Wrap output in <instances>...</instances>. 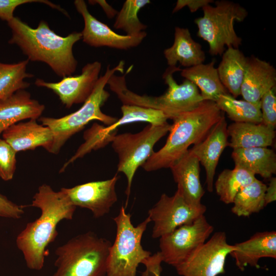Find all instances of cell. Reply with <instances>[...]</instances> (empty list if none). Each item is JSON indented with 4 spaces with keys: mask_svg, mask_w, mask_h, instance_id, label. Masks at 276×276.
<instances>
[{
    "mask_svg": "<svg viewBox=\"0 0 276 276\" xmlns=\"http://www.w3.org/2000/svg\"><path fill=\"white\" fill-rule=\"evenodd\" d=\"M31 206L39 209L40 215L26 224L17 236L16 243L27 267L40 270L49 253L47 248L58 234V224L63 220H72L76 206L62 190L55 191L45 183L38 188Z\"/></svg>",
    "mask_w": 276,
    "mask_h": 276,
    "instance_id": "6da1fadb",
    "label": "cell"
},
{
    "mask_svg": "<svg viewBox=\"0 0 276 276\" xmlns=\"http://www.w3.org/2000/svg\"><path fill=\"white\" fill-rule=\"evenodd\" d=\"M7 23L12 32L8 43L17 45L29 61L44 62L63 78L75 72L78 62L73 49L82 39L81 32H74L63 37L51 30L43 20L34 29L15 16Z\"/></svg>",
    "mask_w": 276,
    "mask_h": 276,
    "instance_id": "7a4b0ae2",
    "label": "cell"
},
{
    "mask_svg": "<svg viewBox=\"0 0 276 276\" xmlns=\"http://www.w3.org/2000/svg\"><path fill=\"white\" fill-rule=\"evenodd\" d=\"M223 116L216 102L211 100H203L194 109L179 115L173 120L165 144L142 167L147 172L170 168L190 146L202 141Z\"/></svg>",
    "mask_w": 276,
    "mask_h": 276,
    "instance_id": "3957f363",
    "label": "cell"
},
{
    "mask_svg": "<svg viewBox=\"0 0 276 276\" xmlns=\"http://www.w3.org/2000/svg\"><path fill=\"white\" fill-rule=\"evenodd\" d=\"M179 67H169L163 77L168 85L167 91L159 96L140 95L126 85L125 76L112 75L107 84L118 98L125 105H132L152 108L163 112L168 119L173 120L179 115L191 111L204 100L197 87L185 79L178 84L173 78V73L180 71Z\"/></svg>",
    "mask_w": 276,
    "mask_h": 276,
    "instance_id": "277c9868",
    "label": "cell"
},
{
    "mask_svg": "<svg viewBox=\"0 0 276 276\" xmlns=\"http://www.w3.org/2000/svg\"><path fill=\"white\" fill-rule=\"evenodd\" d=\"M124 67L123 61H121L112 68L108 65L105 73L99 77L90 96L77 111L59 118L45 117L40 118L42 125L48 127L53 134V141L48 151L58 154L71 136L93 120L99 121L106 126L117 121L116 118L103 113L101 107L110 96L105 89L109 79L117 72L123 73Z\"/></svg>",
    "mask_w": 276,
    "mask_h": 276,
    "instance_id": "5b68a950",
    "label": "cell"
},
{
    "mask_svg": "<svg viewBox=\"0 0 276 276\" xmlns=\"http://www.w3.org/2000/svg\"><path fill=\"white\" fill-rule=\"evenodd\" d=\"M111 245L92 232L73 237L56 248L52 276H107Z\"/></svg>",
    "mask_w": 276,
    "mask_h": 276,
    "instance_id": "8992f818",
    "label": "cell"
},
{
    "mask_svg": "<svg viewBox=\"0 0 276 276\" xmlns=\"http://www.w3.org/2000/svg\"><path fill=\"white\" fill-rule=\"evenodd\" d=\"M113 220L117 232L109 249L107 276H136L139 264L151 256V252L145 250L141 244L143 235L151 220L148 217L134 226L131 215L126 212L123 205Z\"/></svg>",
    "mask_w": 276,
    "mask_h": 276,
    "instance_id": "52a82bcc",
    "label": "cell"
},
{
    "mask_svg": "<svg viewBox=\"0 0 276 276\" xmlns=\"http://www.w3.org/2000/svg\"><path fill=\"white\" fill-rule=\"evenodd\" d=\"M215 4L203 7V15L194 22L198 27L197 36L209 44V53L221 56L225 46L239 49L241 45L242 38L237 35L234 24L244 21L248 12L239 4L229 1H217Z\"/></svg>",
    "mask_w": 276,
    "mask_h": 276,
    "instance_id": "ba28073f",
    "label": "cell"
},
{
    "mask_svg": "<svg viewBox=\"0 0 276 276\" xmlns=\"http://www.w3.org/2000/svg\"><path fill=\"white\" fill-rule=\"evenodd\" d=\"M170 127L168 122L149 124L137 133L117 134L112 140L111 146L119 158L118 172H122L127 180L126 204L135 172L154 152V145L169 131Z\"/></svg>",
    "mask_w": 276,
    "mask_h": 276,
    "instance_id": "9c48e42d",
    "label": "cell"
},
{
    "mask_svg": "<svg viewBox=\"0 0 276 276\" xmlns=\"http://www.w3.org/2000/svg\"><path fill=\"white\" fill-rule=\"evenodd\" d=\"M213 231L214 227L203 215L161 237L159 252L163 262L176 267L202 245Z\"/></svg>",
    "mask_w": 276,
    "mask_h": 276,
    "instance_id": "30bf717a",
    "label": "cell"
},
{
    "mask_svg": "<svg viewBox=\"0 0 276 276\" xmlns=\"http://www.w3.org/2000/svg\"><path fill=\"white\" fill-rule=\"evenodd\" d=\"M235 249L225 232H216L175 268L180 276H218L225 272L226 258Z\"/></svg>",
    "mask_w": 276,
    "mask_h": 276,
    "instance_id": "8fae6325",
    "label": "cell"
},
{
    "mask_svg": "<svg viewBox=\"0 0 276 276\" xmlns=\"http://www.w3.org/2000/svg\"><path fill=\"white\" fill-rule=\"evenodd\" d=\"M206 206L189 205L178 191L171 196L164 193L148 211V217L153 222L152 237L158 238L177 227L193 222L204 214Z\"/></svg>",
    "mask_w": 276,
    "mask_h": 276,
    "instance_id": "7c38bea8",
    "label": "cell"
},
{
    "mask_svg": "<svg viewBox=\"0 0 276 276\" xmlns=\"http://www.w3.org/2000/svg\"><path fill=\"white\" fill-rule=\"evenodd\" d=\"M119 176L88 182L72 188H62L71 202L76 207L88 209L96 218L108 214L117 201L116 185Z\"/></svg>",
    "mask_w": 276,
    "mask_h": 276,
    "instance_id": "4fadbf2b",
    "label": "cell"
},
{
    "mask_svg": "<svg viewBox=\"0 0 276 276\" xmlns=\"http://www.w3.org/2000/svg\"><path fill=\"white\" fill-rule=\"evenodd\" d=\"M102 64L99 61L87 63L81 74L64 77L58 82L37 79L35 84L52 90L67 108L75 104L84 103L91 94L99 78Z\"/></svg>",
    "mask_w": 276,
    "mask_h": 276,
    "instance_id": "5bb4252c",
    "label": "cell"
},
{
    "mask_svg": "<svg viewBox=\"0 0 276 276\" xmlns=\"http://www.w3.org/2000/svg\"><path fill=\"white\" fill-rule=\"evenodd\" d=\"M74 4L84 20V26L81 32L83 41L91 47L127 50L138 46L147 36L145 31L135 36L117 34L93 16L84 1L76 0Z\"/></svg>",
    "mask_w": 276,
    "mask_h": 276,
    "instance_id": "9a60e30c",
    "label": "cell"
},
{
    "mask_svg": "<svg viewBox=\"0 0 276 276\" xmlns=\"http://www.w3.org/2000/svg\"><path fill=\"white\" fill-rule=\"evenodd\" d=\"M121 108L122 116L115 123L106 126L95 123L84 133L85 142L70 159L71 162L83 157L93 150L101 148L111 142L114 136L117 135V129L120 126L134 122L148 123L150 121L151 114L146 108L123 104Z\"/></svg>",
    "mask_w": 276,
    "mask_h": 276,
    "instance_id": "2e32d148",
    "label": "cell"
},
{
    "mask_svg": "<svg viewBox=\"0 0 276 276\" xmlns=\"http://www.w3.org/2000/svg\"><path fill=\"white\" fill-rule=\"evenodd\" d=\"M227 123L224 115L213 127L205 138L190 149L206 172L208 191H213V181L219 159L228 146Z\"/></svg>",
    "mask_w": 276,
    "mask_h": 276,
    "instance_id": "e0dca14e",
    "label": "cell"
},
{
    "mask_svg": "<svg viewBox=\"0 0 276 276\" xmlns=\"http://www.w3.org/2000/svg\"><path fill=\"white\" fill-rule=\"evenodd\" d=\"M200 163L190 149L170 168L177 190L190 205L198 207L205 193L200 180Z\"/></svg>",
    "mask_w": 276,
    "mask_h": 276,
    "instance_id": "ac0fdd59",
    "label": "cell"
},
{
    "mask_svg": "<svg viewBox=\"0 0 276 276\" xmlns=\"http://www.w3.org/2000/svg\"><path fill=\"white\" fill-rule=\"evenodd\" d=\"M276 86V70L269 62L252 55L246 58L240 95L244 100L260 103L262 97Z\"/></svg>",
    "mask_w": 276,
    "mask_h": 276,
    "instance_id": "d6986e66",
    "label": "cell"
},
{
    "mask_svg": "<svg viewBox=\"0 0 276 276\" xmlns=\"http://www.w3.org/2000/svg\"><path fill=\"white\" fill-rule=\"evenodd\" d=\"M3 140L16 152L42 147L48 150L53 141L50 129L35 119L11 125L2 133Z\"/></svg>",
    "mask_w": 276,
    "mask_h": 276,
    "instance_id": "ffe728a7",
    "label": "cell"
},
{
    "mask_svg": "<svg viewBox=\"0 0 276 276\" xmlns=\"http://www.w3.org/2000/svg\"><path fill=\"white\" fill-rule=\"evenodd\" d=\"M234 245L235 249L230 255L241 271L248 265L259 267L258 262L261 258L276 259L275 231L256 233L249 239Z\"/></svg>",
    "mask_w": 276,
    "mask_h": 276,
    "instance_id": "44dd1931",
    "label": "cell"
},
{
    "mask_svg": "<svg viewBox=\"0 0 276 276\" xmlns=\"http://www.w3.org/2000/svg\"><path fill=\"white\" fill-rule=\"evenodd\" d=\"M45 109L32 99L30 93L20 89L0 101V135L8 127L26 119H38Z\"/></svg>",
    "mask_w": 276,
    "mask_h": 276,
    "instance_id": "7402d4cb",
    "label": "cell"
},
{
    "mask_svg": "<svg viewBox=\"0 0 276 276\" xmlns=\"http://www.w3.org/2000/svg\"><path fill=\"white\" fill-rule=\"evenodd\" d=\"M169 67H175L177 63L186 68L203 63L205 55L202 47L192 38L187 28L176 27L172 45L164 51Z\"/></svg>",
    "mask_w": 276,
    "mask_h": 276,
    "instance_id": "603a6c76",
    "label": "cell"
},
{
    "mask_svg": "<svg viewBox=\"0 0 276 276\" xmlns=\"http://www.w3.org/2000/svg\"><path fill=\"white\" fill-rule=\"evenodd\" d=\"M231 136L228 146L233 149L271 146L275 136L274 129L262 123L234 122L227 127Z\"/></svg>",
    "mask_w": 276,
    "mask_h": 276,
    "instance_id": "cb8c5ba5",
    "label": "cell"
},
{
    "mask_svg": "<svg viewBox=\"0 0 276 276\" xmlns=\"http://www.w3.org/2000/svg\"><path fill=\"white\" fill-rule=\"evenodd\" d=\"M232 157L236 167L245 169L254 175L269 179L276 173V154L267 147L233 149Z\"/></svg>",
    "mask_w": 276,
    "mask_h": 276,
    "instance_id": "d4e9b609",
    "label": "cell"
},
{
    "mask_svg": "<svg viewBox=\"0 0 276 276\" xmlns=\"http://www.w3.org/2000/svg\"><path fill=\"white\" fill-rule=\"evenodd\" d=\"M213 59L207 64L201 63L181 70L180 75L194 83L200 90L204 100L215 102L218 97L228 91L222 84L215 67Z\"/></svg>",
    "mask_w": 276,
    "mask_h": 276,
    "instance_id": "484cf974",
    "label": "cell"
},
{
    "mask_svg": "<svg viewBox=\"0 0 276 276\" xmlns=\"http://www.w3.org/2000/svg\"><path fill=\"white\" fill-rule=\"evenodd\" d=\"M221 62L217 68L220 80L231 95H240L246 63V58L239 50L227 48L222 54Z\"/></svg>",
    "mask_w": 276,
    "mask_h": 276,
    "instance_id": "4316f807",
    "label": "cell"
},
{
    "mask_svg": "<svg viewBox=\"0 0 276 276\" xmlns=\"http://www.w3.org/2000/svg\"><path fill=\"white\" fill-rule=\"evenodd\" d=\"M256 178L250 172L238 167L224 169L215 183L216 193L223 203H232L237 193Z\"/></svg>",
    "mask_w": 276,
    "mask_h": 276,
    "instance_id": "83f0119b",
    "label": "cell"
},
{
    "mask_svg": "<svg viewBox=\"0 0 276 276\" xmlns=\"http://www.w3.org/2000/svg\"><path fill=\"white\" fill-rule=\"evenodd\" d=\"M215 102L219 108L234 122H262L260 103L237 100L228 93L221 95Z\"/></svg>",
    "mask_w": 276,
    "mask_h": 276,
    "instance_id": "f1b7e54d",
    "label": "cell"
},
{
    "mask_svg": "<svg viewBox=\"0 0 276 276\" xmlns=\"http://www.w3.org/2000/svg\"><path fill=\"white\" fill-rule=\"evenodd\" d=\"M267 186L256 178L236 195L232 212L238 217H249L265 206V193Z\"/></svg>",
    "mask_w": 276,
    "mask_h": 276,
    "instance_id": "f546056e",
    "label": "cell"
},
{
    "mask_svg": "<svg viewBox=\"0 0 276 276\" xmlns=\"http://www.w3.org/2000/svg\"><path fill=\"white\" fill-rule=\"evenodd\" d=\"M29 61L26 59L13 63L0 62V101L29 87L30 83L24 80L34 76L27 72Z\"/></svg>",
    "mask_w": 276,
    "mask_h": 276,
    "instance_id": "4dcf8cb0",
    "label": "cell"
},
{
    "mask_svg": "<svg viewBox=\"0 0 276 276\" xmlns=\"http://www.w3.org/2000/svg\"><path fill=\"white\" fill-rule=\"evenodd\" d=\"M150 3L149 0H126L116 15L114 28L123 30L129 36H135L144 31L147 26L141 22L138 13Z\"/></svg>",
    "mask_w": 276,
    "mask_h": 276,
    "instance_id": "1f68e13d",
    "label": "cell"
},
{
    "mask_svg": "<svg viewBox=\"0 0 276 276\" xmlns=\"http://www.w3.org/2000/svg\"><path fill=\"white\" fill-rule=\"evenodd\" d=\"M16 153L8 143L0 139V177L5 181L11 180L13 177Z\"/></svg>",
    "mask_w": 276,
    "mask_h": 276,
    "instance_id": "d6a6232c",
    "label": "cell"
},
{
    "mask_svg": "<svg viewBox=\"0 0 276 276\" xmlns=\"http://www.w3.org/2000/svg\"><path fill=\"white\" fill-rule=\"evenodd\" d=\"M275 87L267 91L261 99L260 109L263 125L275 130L276 126Z\"/></svg>",
    "mask_w": 276,
    "mask_h": 276,
    "instance_id": "836d02e7",
    "label": "cell"
},
{
    "mask_svg": "<svg viewBox=\"0 0 276 276\" xmlns=\"http://www.w3.org/2000/svg\"><path fill=\"white\" fill-rule=\"evenodd\" d=\"M40 3L47 5L52 8L60 11L66 16L67 12L60 6L45 0H0V19L7 22L12 19L14 16V12L16 8L27 3Z\"/></svg>",
    "mask_w": 276,
    "mask_h": 276,
    "instance_id": "e575fe53",
    "label": "cell"
},
{
    "mask_svg": "<svg viewBox=\"0 0 276 276\" xmlns=\"http://www.w3.org/2000/svg\"><path fill=\"white\" fill-rule=\"evenodd\" d=\"M25 206L18 205L0 194V217L17 219L25 213Z\"/></svg>",
    "mask_w": 276,
    "mask_h": 276,
    "instance_id": "d590c367",
    "label": "cell"
},
{
    "mask_svg": "<svg viewBox=\"0 0 276 276\" xmlns=\"http://www.w3.org/2000/svg\"><path fill=\"white\" fill-rule=\"evenodd\" d=\"M163 259L159 251L151 255L144 261L146 269L142 273V276H160L162 271L161 263Z\"/></svg>",
    "mask_w": 276,
    "mask_h": 276,
    "instance_id": "8d00e7d4",
    "label": "cell"
},
{
    "mask_svg": "<svg viewBox=\"0 0 276 276\" xmlns=\"http://www.w3.org/2000/svg\"><path fill=\"white\" fill-rule=\"evenodd\" d=\"M213 2L212 0H178L173 10V13L185 7H188L191 12H195Z\"/></svg>",
    "mask_w": 276,
    "mask_h": 276,
    "instance_id": "74e56055",
    "label": "cell"
},
{
    "mask_svg": "<svg viewBox=\"0 0 276 276\" xmlns=\"http://www.w3.org/2000/svg\"><path fill=\"white\" fill-rule=\"evenodd\" d=\"M269 179V182L265 193V206L276 200V178L271 177Z\"/></svg>",
    "mask_w": 276,
    "mask_h": 276,
    "instance_id": "f35d334b",
    "label": "cell"
},
{
    "mask_svg": "<svg viewBox=\"0 0 276 276\" xmlns=\"http://www.w3.org/2000/svg\"><path fill=\"white\" fill-rule=\"evenodd\" d=\"M90 4H99L101 7L103 9L105 12L106 15L109 19L112 18L116 16L118 13L116 9H113L110 5H109L106 1L104 0H96V1H89Z\"/></svg>",
    "mask_w": 276,
    "mask_h": 276,
    "instance_id": "ab89813d",
    "label": "cell"
}]
</instances>
